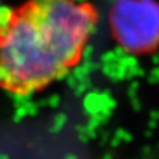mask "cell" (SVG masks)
I'll return each mask as SVG.
<instances>
[{"instance_id": "cell-1", "label": "cell", "mask_w": 159, "mask_h": 159, "mask_svg": "<svg viewBox=\"0 0 159 159\" xmlns=\"http://www.w3.org/2000/svg\"><path fill=\"white\" fill-rule=\"evenodd\" d=\"M98 21L79 0H23L0 9V88L28 97L60 80L80 63Z\"/></svg>"}, {"instance_id": "cell-2", "label": "cell", "mask_w": 159, "mask_h": 159, "mask_svg": "<svg viewBox=\"0 0 159 159\" xmlns=\"http://www.w3.org/2000/svg\"><path fill=\"white\" fill-rule=\"evenodd\" d=\"M111 34L128 54H145L159 47V2L116 0L109 13Z\"/></svg>"}]
</instances>
